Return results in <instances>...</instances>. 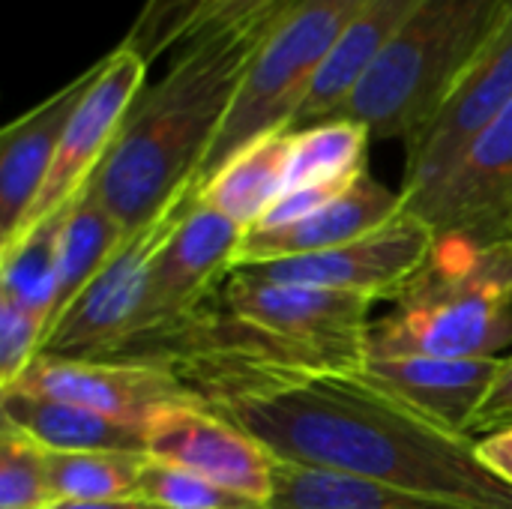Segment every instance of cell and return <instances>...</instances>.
Returning <instances> with one entry per match:
<instances>
[{
    "instance_id": "7",
    "label": "cell",
    "mask_w": 512,
    "mask_h": 509,
    "mask_svg": "<svg viewBox=\"0 0 512 509\" xmlns=\"http://www.w3.org/2000/svg\"><path fill=\"white\" fill-rule=\"evenodd\" d=\"M144 87H147V63L135 51L117 45L111 54L102 57L96 81L84 93L78 111L72 114L63 132V141L39 189V198L24 216L18 237L6 249H12L21 237H27L39 225L60 216L90 186L93 174L105 162L108 150L114 147L129 108L135 105Z\"/></svg>"
},
{
    "instance_id": "9",
    "label": "cell",
    "mask_w": 512,
    "mask_h": 509,
    "mask_svg": "<svg viewBox=\"0 0 512 509\" xmlns=\"http://www.w3.org/2000/svg\"><path fill=\"white\" fill-rule=\"evenodd\" d=\"M195 198L198 192L183 198L144 231L132 234L102 267V273L81 291V297L66 309V315L54 324L39 354L102 360L111 351H117L126 339H132L141 330L144 318L150 258L159 240Z\"/></svg>"
},
{
    "instance_id": "2",
    "label": "cell",
    "mask_w": 512,
    "mask_h": 509,
    "mask_svg": "<svg viewBox=\"0 0 512 509\" xmlns=\"http://www.w3.org/2000/svg\"><path fill=\"white\" fill-rule=\"evenodd\" d=\"M270 27H207L180 45L168 75L141 90L87 186L126 240L198 192L201 168Z\"/></svg>"
},
{
    "instance_id": "32",
    "label": "cell",
    "mask_w": 512,
    "mask_h": 509,
    "mask_svg": "<svg viewBox=\"0 0 512 509\" xmlns=\"http://www.w3.org/2000/svg\"><path fill=\"white\" fill-rule=\"evenodd\" d=\"M477 450H480V459L486 462V468L495 477H501L507 486H512V426L495 432V435L480 438Z\"/></svg>"
},
{
    "instance_id": "25",
    "label": "cell",
    "mask_w": 512,
    "mask_h": 509,
    "mask_svg": "<svg viewBox=\"0 0 512 509\" xmlns=\"http://www.w3.org/2000/svg\"><path fill=\"white\" fill-rule=\"evenodd\" d=\"M63 213L21 237L12 249L0 252V294L18 300L36 315L51 321L57 288V243ZM48 336V333H45Z\"/></svg>"
},
{
    "instance_id": "10",
    "label": "cell",
    "mask_w": 512,
    "mask_h": 509,
    "mask_svg": "<svg viewBox=\"0 0 512 509\" xmlns=\"http://www.w3.org/2000/svg\"><path fill=\"white\" fill-rule=\"evenodd\" d=\"M432 243H435L432 225L417 213L402 210L384 228L360 240H351L345 246L318 255H303V258L249 264L243 270L270 282L312 285V288L339 291L378 303V300H396L405 291L411 276L426 261Z\"/></svg>"
},
{
    "instance_id": "12",
    "label": "cell",
    "mask_w": 512,
    "mask_h": 509,
    "mask_svg": "<svg viewBox=\"0 0 512 509\" xmlns=\"http://www.w3.org/2000/svg\"><path fill=\"white\" fill-rule=\"evenodd\" d=\"M243 234L246 231L234 219L195 198L168 228L150 258L144 318L138 333L186 315L207 294H213L234 270Z\"/></svg>"
},
{
    "instance_id": "29",
    "label": "cell",
    "mask_w": 512,
    "mask_h": 509,
    "mask_svg": "<svg viewBox=\"0 0 512 509\" xmlns=\"http://www.w3.org/2000/svg\"><path fill=\"white\" fill-rule=\"evenodd\" d=\"M48 324L33 309L0 294V390L15 384L42 351Z\"/></svg>"
},
{
    "instance_id": "18",
    "label": "cell",
    "mask_w": 512,
    "mask_h": 509,
    "mask_svg": "<svg viewBox=\"0 0 512 509\" xmlns=\"http://www.w3.org/2000/svg\"><path fill=\"white\" fill-rule=\"evenodd\" d=\"M423 3L426 0H366L339 36L321 72L315 75L291 129H306L312 123L330 120L333 111L348 99V93L375 66V60L387 51V45L399 36V30Z\"/></svg>"
},
{
    "instance_id": "14",
    "label": "cell",
    "mask_w": 512,
    "mask_h": 509,
    "mask_svg": "<svg viewBox=\"0 0 512 509\" xmlns=\"http://www.w3.org/2000/svg\"><path fill=\"white\" fill-rule=\"evenodd\" d=\"M411 213L435 234H462L486 246L512 243V102Z\"/></svg>"
},
{
    "instance_id": "5",
    "label": "cell",
    "mask_w": 512,
    "mask_h": 509,
    "mask_svg": "<svg viewBox=\"0 0 512 509\" xmlns=\"http://www.w3.org/2000/svg\"><path fill=\"white\" fill-rule=\"evenodd\" d=\"M366 0H294L258 48L234 108L201 168V186L252 141L291 129L315 75Z\"/></svg>"
},
{
    "instance_id": "6",
    "label": "cell",
    "mask_w": 512,
    "mask_h": 509,
    "mask_svg": "<svg viewBox=\"0 0 512 509\" xmlns=\"http://www.w3.org/2000/svg\"><path fill=\"white\" fill-rule=\"evenodd\" d=\"M216 294L240 318L294 345L315 375L360 372L369 360V300L312 285L270 282L243 267H234Z\"/></svg>"
},
{
    "instance_id": "11",
    "label": "cell",
    "mask_w": 512,
    "mask_h": 509,
    "mask_svg": "<svg viewBox=\"0 0 512 509\" xmlns=\"http://www.w3.org/2000/svg\"><path fill=\"white\" fill-rule=\"evenodd\" d=\"M147 456L267 504L276 456L210 405H168L150 417Z\"/></svg>"
},
{
    "instance_id": "34",
    "label": "cell",
    "mask_w": 512,
    "mask_h": 509,
    "mask_svg": "<svg viewBox=\"0 0 512 509\" xmlns=\"http://www.w3.org/2000/svg\"><path fill=\"white\" fill-rule=\"evenodd\" d=\"M0 509H12V507H0Z\"/></svg>"
},
{
    "instance_id": "19",
    "label": "cell",
    "mask_w": 512,
    "mask_h": 509,
    "mask_svg": "<svg viewBox=\"0 0 512 509\" xmlns=\"http://www.w3.org/2000/svg\"><path fill=\"white\" fill-rule=\"evenodd\" d=\"M0 417L3 423L30 435L48 453H144L147 456L144 426L114 420L84 405L33 396L24 390H0Z\"/></svg>"
},
{
    "instance_id": "21",
    "label": "cell",
    "mask_w": 512,
    "mask_h": 509,
    "mask_svg": "<svg viewBox=\"0 0 512 509\" xmlns=\"http://www.w3.org/2000/svg\"><path fill=\"white\" fill-rule=\"evenodd\" d=\"M288 153H291V129L270 132L237 156H231L198 192V198L228 219H234L243 231L255 228L267 210L285 192L288 174Z\"/></svg>"
},
{
    "instance_id": "15",
    "label": "cell",
    "mask_w": 512,
    "mask_h": 509,
    "mask_svg": "<svg viewBox=\"0 0 512 509\" xmlns=\"http://www.w3.org/2000/svg\"><path fill=\"white\" fill-rule=\"evenodd\" d=\"M99 63L102 60H96L48 99L15 117L0 132V249H6L18 237L24 216L39 198L63 132L99 75Z\"/></svg>"
},
{
    "instance_id": "28",
    "label": "cell",
    "mask_w": 512,
    "mask_h": 509,
    "mask_svg": "<svg viewBox=\"0 0 512 509\" xmlns=\"http://www.w3.org/2000/svg\"><path fill=\"white\" fill-rule=\"evenodd\" d=\"M141 498L168 509H267V504L216 486L192 471L147 459L141 474Z\"/></svg>"
},
{
    "instance_id": "30",
    "label": "cell",
    "mask_w": 512,
    "mask_h": 509,
    "mask_svg": "<svg viewBox=\"0 0 512 509\" xmlns=\"http://www.w3.org/2000/svg\"><path fill=\"white\" fill-rule=\"evenodd\" d=\"M294 0H216L210 6V12L201 18L198 30H207V27H231V24H240V27H258V24H270L276 21ZM192 33V36H195Z\"/></svg>"
},
{
    "instance_id": "3",
    "label": "cell",
    "mask_w": 512,
    "mask_h": 509,
    "mask_svg": "<svg viewBox=\"0 0 512 509\" xmlns=\"http://www.w3.org/2000/svg\"><path fill=\"white\" fill-rule=\"evenodd\" d=\"M366 345L369 360L498 357L512 345V243L486 246L462 234H435L393 312L372 321Z\"/></svg>"
},
{
    "instance_id": "24",
    "label": "cell",
    "mask_w": 512,
    "mask_h": 509,
    "mask_svg": "<svg viewBox=\"0 0 512 509\" xmlns=\"http://www.w3.org/2000/svg\"><path fill=\"white\" fill-rule=\"evenodd\" d=\"M147 459L144 453H48L51 498L54 504L141 498Z\"/></svg>"
},
{
    "instance_id": "31",
    "label": "cell",
    "mask_w": 512,
    "mask_h": 509,
    "mask_svg": "<svg viewBox=\"0 0 512 509\" xmlns=\"http://www.w3.org/2000/svg\"><path fill=\"white\" fill-rule=\"evenodd\" d=\"M512 426V357L501 363V372L486 396V402L480 405L468 435L477 441V435H495L501 429H510Z\"/></svg>"
},
{
    "instance_id": "13",
    "label": "cell",
    "mask_w": 512,
    "mask_h": 509,
    "mask_svg": "<svg viewBox=\"0 0 512 509\" xmlns=\"http://www.w3.org/2000/svg\"><path fill=\"white\" fill-rule=\"evenodd\" d=\"M6 390H24L33 396L84 405L132 426H147L150 417L168 405L201 402L180 378L159 366L51 354H36L21 378Z\"/></svg>"
},
{
    "instance_id": "33",
    "label": "cell",
    "mask_w": 512,
    "mask_h": 509,
    "mask_svg": "<svg viewBox=\"0 0 512 509\" xmlns=\"http://www.w3.org/2000/svg\"><path fill=\"white\" fill-rule=\"evenodd\" d=\"M51 509H168L147 498H123V501H57Z\"/></svg>"
},
{
    "instance_id": "1",
    "label": "cell",
    "mask_w": 512,
    "mask_h": 509,
    "mask_svg": "<svg viewBox=\"0 0 512 509\" xmlns=\"http://www.w3.org/2000/svg\"><path fill=\"white\" fill-rule=\"evenodd\" d=\"M213 411L282 462L477 509H512V486L486 468L474 438L435 426L363 372L309 375Z\"/></svg>"
},
{
    "instance_id": "16",
    "label": "cell",
    "mask_w": 512,
    "mask_h": 509,
    "mask_svg": "<svg viewBox=\"0 0 512 509\" xmlns=\"http://www.w3.org/2000/svg\"><path fill=\"white\" fill-rule=\"evenodd\" d=\"M501 357H429V354H405V357H378L366 360L360 369L375 387L396 396L402 405L432 420L435 426L468 435L480 405L486 402L498 372ZM471 438V435H468Z\"/></svg>"
},
{
    "instance_id": "4",
    "label": "cell",
    "mask_w": 512,
    "mask_h": 509,
    "mask_svg": "<svg viewBox=\"0 0 512 509\" xmlns=\"http://www.w3.org/2000/svg\"><path fill=\"white\" fill-rule=\"evenodd\" d=\"M510 3L426 0L330 120H351L372 138L411 144L489 45Z\"/></svg>"
},
{
    "instance_id": "26",
    "label": "cell",
    "mask_w": 512,
    "mask_h": 509,
    "mask_svg": "<svg viewBox=\"0 0 512 509\" xmlns=\"http://www.w3.org/2000/svg\"><path fill=\"white\" fill-rule=\"evenodd\" d=\"M48 450L21 429H0V507L51 509Z\"/></svg>"
},
{
    "instance_id": "8",
    "label": "cell",
    "mask_w": 512,
    "mask_h": 509,
    "mask_svg": "<svg viewBox=\"0 0 512 509\" xmlns=\"http://www.w3.org/2000/svg\"><path fill=\"white\" fill-rule=\"evenodd\" d=\"M512 102V3L489 39V45L480 51V57L471 63V69L462 75L444 108L435 114V120L423 129L420 138L405 144V174H402V198L405 210L426 201L462 162L468 147L486 132V126Z\"/></svg>"
},
{
    "instance_id": "17",
    "label": "cell",
    "mask_w": 512,
    "mask_h": 509,
    "mask_svg": "<svg viewBox=\"0 0 512 509\" xmlns=\"http://www.w3.org/2000/svg\"><path fill=\"white\" fill-rule=\"evenodd\" d=\"M402 210H405L402 192L387 189L366 171L339 198H333L330 204L294 222H285L276 228H249L240 240L234 267L303 258V255H318V252L345 246L351 240H360L384 228Z\"/></svg>"
},
{
    "instance_id": "20",
    "label": "cell",
    "mask_w": 512,
    "mask_h": 509,
    "mask_svg": "<svg viewBox=\"0 0 512 509\" xmlns=\"http://www.w3.org/2000/svg\"><path fill=\"white\" fill-rule=\"evenodd\" d=\"M267 509H477L390 483L360 480L336 471L276 459Z\"/></svg>"
},
{
    "instance_id": "23",
    "label": "cell",
    "mask_w": 512,
    "mask_h": 509,
    "mask_svg": "<svg viewBox=\"0 0 512 509\" xmlns=\"http://www.w3.org/2000/svg\"><path fill=\"white\" fill-rule=\"evenodd\" d=\"M369 141V129L351 120H321L306 129H291L285 192L300 186L357 180L369 171Z\"/></svg>"
},
{
    "instance_id": "27",
    "label": "cell",
    "mask_w": 512,
    "mask_h": 509,
    "mask_svg": "<svg viewBox=\"0 0 512 509\" xmlns=\"http://www.w3.org/2000/svg\"><path fill=\"white\" fill-rule=\"evenodd\" d=\"M213 3L216 0H144L120 45L135 51L150 66L168 48L189 42Z\"/></svg>"
},
{
    "instance_id": "22",
    "label": "cell",
    "mask_w": 512,
    "mask_h": 509,
    "mask_svg": "<svg viewBox=\"0 0 512 509\" xmlns=\"http://www.w3.org/2000/svg\"><path fill=\"white\" fill-rule=\"evenodd\" d=\"M123 243H126L123 228L102 207V201L87 189L63 210L60 243H57V288H54L48 333L66 315V309L81 297V291L102 273V267L114 258V252Z\"/></svg>"
}]
</instances>
